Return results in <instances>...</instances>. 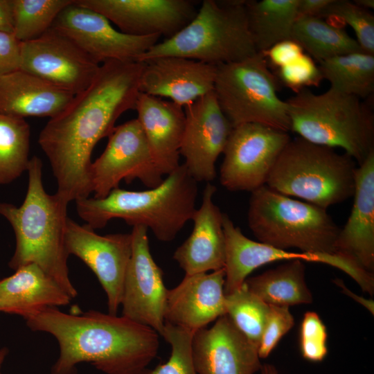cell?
I'll return each instance as SVG.
<instances>
[{"mask_svg": "<svg viewBox=\"0 0 374 374\" xmlns=\"http://www.w3.org/2000/svg\"><path fill=\"white\" fill-rule=\"evenodd\" d=\"M144 66L139 61L103 63L91 84L40 132L38 143L56 179L55 194L66 202L92 193L93 150L123 112L135 109Z\"/></svg>", "mask_w": 374, "mask_h": 374, "instance_id": "6da1fadb", "label": "cell"}, {"mask_svg": "<svg viewBox=\"0 0 374 374\" xmlns=\"http://www.w3.org/2000/svg\"><path fill=\"white\" fill-rule=\"evenodd\" d=\"M24 319L31 330L49 333L58 343L59 357L51 374H75L83 362L106 374H138L159 348L157 331L123 316L46 308Z\"/></svg>", "mask_w": 374, "mask_h": 374, "instance_id": "7a4b0ae2", "label": "cell"}, {"mask_svg": "<svg viewBox=\"0 0 374 374\" xmlns=\"http://www.w3.org/2000/svg\"><path fill=\"white\" fill-rule=\"evenodd\" d=\"M42 166L38 157L30 159L28 189L20 206L0 203V214L10 222L16 238L15 251L8 266L16 270L28 264L37 265L73 299L78 292L69 278L64 244L69 203L55 193L46 192Z\"/></svg>", "mask_w": 374, "mask_h": 374, "instance_id": "3957f363", "label": "cell"}, {"mask_svg": "<svg viewBox=\"0 0 374 374\" xmlns=\"http://www.w3.org/2000/svg\"><path fill=\"white\" fill-rule=\"evenodd\" d=\"M197 183L180 164L155 187L140 191L117 188L104 198L76 200V210L94 230L119 218L132 227L145 226L160 241L170 242L196 210Z\"/></svg>", "mask_w": 374, "mask_h": 374, "instance_id": "277c9868", "label": "cell"}, {"mask_svg": "<svg viewBox=\"0 0 374 374\" xmlns=\"http://www.w3.org/2000/svg\"><path fill=\"white\" fill-rule=\"evenodd\" d=\"M290 131L314 144L339 148L359 166L374 151L371 102L329 88L303 89L285 100Z\"/></svg>", "mask_w": 374, "mask_h": 374, "instance_id": "5b68a950", "label": "cell"}, {"mask_svg": "<svg viewBox=\"0 0 374 374\" xmlns=\"http://www.w3.org/2000/svg\"><path fill=\"white\" fill-rule=\"evenodd\" d=\"M244 0H204L195 17L139 59L177 56L218 66L239 62L258 51L249 31Z\"/></svg>", "mask_w": 374, "mask_h": 374, "instance_id": "8992f818", "label": "cell"}, {"mask_svg": "<svg viewBox=\"0 0 374 374\" xmlns=\"http://www.w3.org/2000/svg\"><path fill=\"white\" fill-rule=\"evenodd\" d=\"M357 167L346 153L299 136L282 150L266 186L327 209L353 196Z\"/></svg>", "mask_w": 374, "mask_h": 374, "instance_id": "52a82bcc", "label": "cell"}, {"mask_svg": "<svg viewBox=\"0 0 374 374\" xmlns=\"http://www.w3.org/2000/svg\"><path fill=\"white\" fill-rule=\"evenodd\" d=\"M247 222L260 242L285 250L337 255L335 243L340 228L327 209L266 185L251 193Z\"/></svg>", "mask_w": 374, "mask_h": 374, "instance_id": "ba28073f", "label": "cell"}, {"mask_svg": "<svg viewBox=\"0 0 374 374\" xmlns=\"http://www.w3.org/2000/svg\"><path fill=\"white\" fill-rule=\"evenodd\" d=\"M279 81L264 55L217 66L213 91L232 125L258 123L290 131L287 105L278 96Z\"/></svg>", "mask_w": 374, "mask_h": 374, "instance_id": "9c48e42d", "label": "cell"}, {"mask_svg": "<svg viewBox=\"0 0 374 374\" xmlns=\"http://www.w3.org/2000/svg\"><path fill=\"white\" fill-rule=\"evenodd\" d=\"M291 140L288 132L258 123L233 127L220 170V182L232 192H253L266 185L282 150Z\"/></svg>", "mask_w": 374, "mask_h": 374, "instance_id": "30bf717a", "label": "cell"}, {"mask_svg": "<svg viewBox=\"0 0 374 374\" xmlns=\"http://www.w3.org/2000/svg\"><path fill=\"white\" fill-rule=\"evenodd\" d=\"M223 229L226 247L225 294L240 287L248 275L258 267L276 261L294 260L332 266L350 276L363 291L370 294L374 290L373 274L341 256L292 252L252 240L242 233L226 213H223Z\"/></svg>", "mask_w": 374, "mask_h": 374, "instance_id": "8fae6325", "label": "cell"}, {"mask_svg": "<svg viewBox=\"0 0 374 374\" xmlns=\"http://www.w3.org/2000/svg\"><path fill=\"white\" fill-rule=\"evenodd\" d=\"M108 137L105 150L90 166L93 197H105L123 180L139 179L149 188L163 181L137 118L115 127Z\"/></svg>", "mask_w": 374, "mask_h": 374, "instance_id": "7c38bea8", "label": "cell"}, {"mask_svg": "<svg viewBox=\"0 0 374 374\" xmlns=\"http://www.w3.org/2000/svg\"><path fill=\"white\" fill-rule=\"evenodd\" d=\"M52 28L71 39L100 64L107 61L134 62L157 44L160 35L134 36L117 30L101 14L73 2L64 8Z\"/></svg>", "mask_w": 374, "mask_h": 374, "instance_id": "4fadbf2b", "label": "cell"}, {"mask_svg": "<svg viewBox=\"0 0 374 374\" xmlns=\"http://www.w3.org/2000/svg\"><path fill=\"white\" fill-rule=\"evenodd\" d=\"M100 66L52 27L35 39L21 42L19 69L73 95L91 84Z\"/></svg>", "mask_w": 374, "mask_h": 374, "instance_id": "5bb4252c", "label": "cell"}, {"mask_svg": "<svg viewBox=\"0 0 374 374\" xmlns=\"http://www.w3.org/2000/svg\"><path fill=\"white\" fill-rule=\"evenodd\" d=\"M64 244L69 256L79 258L95 274L107 295L109 313L116 315L132 255L131 233L101 235L68 217Z\"/></svg>", "mask_w": 374, "mask_h": 374, "instance_id": "9a60e30c", "label": "cell"}, {"mask_svg": "<svg viewBox=\"0 0 374 374\" xmlns=\"http://www.w3.org/2000/svg\"><path fill=\"white\" fill-rule=\"evenodd\" d=\"M148 229L132 227V255L123 283L121 305L123 317L149 326L161 335L168 289L161 268L153 259L149 245Z\"/></svg>", "mask_w": 374, "mask_h": 374, "instance_id": "2e32d148", "label": "cell"}, {"mask_svg": "<svg viewBox=\"0 0 374 374\" xmlns=\"http://www.w3.org/2000/svg\"><path fill=\"white\" fill-rule=\"evenodd\" d=\"M185 127L180 146L183 163L197 181L211 183L233 126L221 109L214 91L185 107Z\"/></svg>", "mask_w": 374, "mask_h": 374, "instance_id": "e0dca14e", "label": "cell"}, {"mask_svg": "<svg viewBox=\"0 0 374 374\" xmlns=\"http://www.w3.org/2000/svg\"><path fill=\"white\" fill-rule=\"evenodd\" d=\"M134 36L171 37L185 27L197 10L190 0H75Z\"/></svg>", "mask_w": 374, "mask_h": 374, "instance_id": "ac0fdd59", "label": "cell"}, {"mask_svg": "<svg viewBox=\"0 0 374 374\" xmlns=\"http://www.w3.org/2000/svg\"><path fill=\"white\" fill-rule=\"evenodd\" d=\"M191 353L197 374H255L262 366L258 347L226 314L194 332Z\"/></svg>", "mask_w": 374, "mask_h": 374, "instance_id": "d6986e66", "label": "cell"}, {"mask_svg": "<svg viewBox=\"0 0 374 374\" xmlns=\"http://www.w3.org/2000/svg\"><path fill=\"white\" fill-rule=\"evenodd\" d=\"M139 91L185 107L214 89L217 66L177 56L147 60Z\"/></svg>", "mask_w": 374, "mask_h": 374, "instance_id": "ffe728a7", "label": "cell"}, {"mask_svg": "<svg viewBox=\"0 0 374 374\" xmlns=\"http://www.w3.org/2000/svg\"><path fill=\"white\" fill-rule=\"evenodd\" d=\"M224 280V268L186 274L179 285L168 290L165 322L194 333L226 314Z\"/></svg>", "mask_w": 374, "mask_h": 374, "instance_id": "44dd1931", "label": "cell"}, {"mask_svg": "<svg viewBox=\"0 0 374 374\" xmlns=\"http://www.w3.org/2000/svg\"><path fill=\"white\" fill-rule=\"evenodd\" d=\"M216 191L215 186L206 183L201 205L191 218L192 232L173 254V259L186 275L207 273L224 267L223 213L213 201Z\"/></svg>", "mask_w": 374, "mask_h": 374, "instance_id": "7402d4cb", "label": "cell"}, {"mask_svg": "<svg viewBox=\"0 0 374 374\" xmlns=\"http://www.w3.org/2000/svg\"><path fill=\"white\" fill-rule=\"evenodd\" d=\"M353 197L350 214L337 238L336 254L373 274L374 151L357 167Z\"/></svg>", "mask_w": 374, "mask_h": 374, "instance_id": "603a6c76", "label": "cell"}, {"mask_svg": "<svg viewBox=\"0 0 374 374\" xmlns=\"http://www.w3.org/2000/svg\"><path fill=\"white\" fill-rule=\"evenodd\" d=\"M134 109L156 168L162 175L170 174L180 165L186 121L184 107L140 92Z\"/></svg>", "mask_w": 374, "mask_h": 374, "instance_id": "cb8c5ba5", "label": "cell"}, {"mask_svg": "<svg viewBox=\"0 0 374 374\" xmlns=\"http://www.w3.org/2000/svg\"><path fill=\"white\" fill-rule=\"evenodd\" d=\"M74 96L20 69L0 78V114L12 117L52 118Z\"/></svg>", "mask_w": 374, "mask_h": 374, "instance_id": "d4e9b609", "label": "cell"}, {"mask_svg": "<svg viewBox=\"0 0 374 374\" xmlns=\"http://www.w3.org/2000/svg\"><path fill=\"white\" fill-rule=\"evenodd\" d=\"M0 280V312L26 319L46 308L65 306L72 299L39 266L28 264Z\"/></svg>", "mask_w": 374, "mask_h": 374, "instance_id": "484cf974", "label": "cell"}, {"mask_svg": "<svg viewBox=\"0 0 374 374\" xmlns=\"http://www.w3.org/2000/svg\"><path fill=\"white\" fill-rule=\"evenodd\" d=\"M301 260L288 261L256 276L247 278L249 290L269 305L290 307L312 302Z\"/></svg>", "mask_w": 374, "mask_h": 374, "instance_id": "4316f807", "label": "cell"}, {"mask_svg": "<svg viewBox=\"0 0 374 374\" xmlns=\"http://www.w3.org/2000/svg\"><path fill=\"white\" fill-rule=\"evenodd\" d=\"M299 0H249L245 1L248 26L258 52L292 39L299 17Z\"/></svg>", "mask_w": 374, "mask_h": 374, "instance_id": "83f0119b", "label": "cell"}, {"mask_svg": "<svg viewBox=\"0 0 374 374\" xmlns=\"http://www.w3.org/2000/svg\"><path fill=\"white\" fill-rule=\"evenodd\" d=\"M292 39L318 63L337 55L362 51L357 40L343 28L319 17L299 15Z\"/></svg>", "mask_w": 374, "mask_h": 374, "instance_id": "f1b7e54d", "label": "cell"}, {"mask_svg": "<svg viewBox=\"0 0 374 374\" xmlns=\"http://www.w3.org/2000/svg\"><path fill=\"white\" fill-rule=\"evenodd\" d=\"M323 80L339 92L368 99L374 92V55L353 52L319 63Z\"/></svg>", "mask_w": 374, "mask_h": 374, "instance_id": "f546056e", "label": "cell"}, {"mask_svg": "<svg viewBox=\"0 0 374 374\" xmlns=\"http://www.w3.org/2000/svg\"><path fill=\"white\" fill-rule=\"evenodd\" d=\"M30 129L24 118L0 114V185L28 170Z\"/></svg>", "mask_w": 374, "mask_h": 374, "instance_id": "4dcf8cb0", "label": "cell"}, {"mask_svg": "<svg viewBox=\"0 0 374 374\" xmlns=\"http://www.w3.org/2000/svg\"><path fill=\"white\" fill-rule=\"evenodd\" d=\"M74 0H13V34L20 42L35 39L53 26Z\"/></svg>", "mask_w": 374, "mask_h": 374, "instance_id": "1f68e13d", "label": "cell"}, {"mask_svg": "<svg viewBox=\"0 0 374 374\" xmlns=\"http://www.w3.org/2000/svg\"><path fill=\"white\" fill-rule=\"evenodd\" d=\"M225 308L235 326L258 349L269 305L252 293L244 282L225 294Z\"/></svg>", "mask_w": 374, "mask_h": 374, "instance_id": "d6a6232c", "label": "cell"}, {"mask_svg": "<svg viewBox=\"0 0 374 374\" xmlns=\"http://www.w3.org/2000/svg\"><path fill=\"white\" fill-rule=\"evenodd\" d=\"M322 19H335L350 26L362 51L374 55V15L353 1L332 0L320 16Z\"/></svg>", "mask_w": 374, "mask_h": 374, "instance_id": "836d02e7", "label": "cell"}, {"mask_svg": "<svg viewBox=\"0 0 374 374\" xmlns=\"http://www.w3.org/2000/svg\"><path fill=\"white\" fill-rule=\"evenodd\" d=\"M193 332L165 322L161 334L171 346L169 359L153 369L145 368L138 374H197L191 353Z\"/></svg>", "mask_w": 374, "mask_h": 374, "instance_id": "e575fe53", "label": "cell"}, {"mask_svg": "<svg viewBox=\"0 0 374 374\" xmlns=\"http://www.w3.org/2000/svg\"><path fill=\"white\" fill-rule=\"evenodd\" d=\"M276 75L279 83L294 93L303 89L319 87L323 80L319 64L305 53L290 64L277 69Z\"/></svg>", "mask_w": 374, "mask_h": 374, "instance_id": "d590c367", "label": "cell"}, {"mask_svg": "<svg viewBox=\"0 0 374 374\" xmlns=\"http://www.w3.org/2000/svg\"><path fill=\"white\" fill-rule=\"evenodd\" d=\"M300 350L310 362H321L328 354L326 327L314 312L305 313L300 328Z\"/></svg>", "mask_w": 374, "mask_h": 374, "instance_id": "8d00e7d4", "label": "cell"}, {"mask_svg": "<svg viewBox=\"0 0 374 374\" xmlns=\"http://www.w3.org/2000/svg\"><path fill=\"white\" fill-rule=\"evenodd\" d=\"M294 325V319L288 307L269 305L258 349L259 357H267Z\"/></svg>", "mask_w": 374, "mask_h": 374, "instance_id": "74e56055", "label": "cell"}, {"mask_svg": "<svg viewBox=\"0 0 374 374\" xmlns=\"http://www.w3.org/2000/svg\"><path fill=\"white\" fill-rule=\"evenodd\" d=\"M21 42L13 33L0 32V78L19 70Z\"/></svg>", "mask_w": 374, "mask_h": 374, "instance_id": "f35d334b", "label": "cell"}, {"mask_svg": "<svg viewBox=\"0 0 374 374\" xmlns=\"http://www.w3.org/2000/svg\"><path fill=\"white\" fill-rule=\"evenodd\" d=\"M303 53L305 52L302 47L292 39L279 42L262 52L267 62L271 64L276 69L290 64Z\"/></svg>", "mask_w": 374, "mask_h": 374, "instance_id": "ab89813d", "label": "cell"}, {"mask_svg": "<svg viewBox=\"0 0 374 374\" xmlns=\"http://www.w3.org/2000/svg\"><path fill=\"white\" fill-rule=\"evenodd\" d=\"M332 0H299L298 14L301 16L319 17Z\"/></svg>", "mask_w": 374, "mask_h": 374, "instance_id": "60d3db41", "label": "cell"}, {"mask_svg": "<svg viewBox=\"0 0 374 374\" xmlns=\"http://www.w3.org/2000/svg\"><path fill=\"white\" fill-rule=\"evenodd\" d=\"M0 32L13 33V0H0Z\"/></svg>", "mask_w": 374, "mask_h": 374, "instance_id": "b9f144b4", "label": "cell"}, {"mask_svg": "<svg viewBox=\"0 0 374 374\" xmlns=\"http://www.w3.org/2000/svg\"><path fill=\"white\" fill-rule=\"evenodd\" d=\"M335 283L340 286L341 289L343 290V292L347 294L348 296H350V297L353 298L356 301L364 305L366 309H368L372 314H373V301L371 300H366L362 297H359L356 296L355 294H353L352 292H350L348 289L345 287L344 285L342 280L339 279H337L335 280Z\"/></svg>", "mask_w": 374, "mask_h": 374, "instance_id": "7bdbcfd3", "label": "cell"}, {"mask_svg": "<svg viewBox=\"0 0 374 374\" xmlns=\"http://www.w3.org/2000/svg\"><path fill=\"white\" fill-rule=\"evenodd\" d=\"M353 2L358 6L366 10H369L374 8L373 0H354Z\"/></svg>", "mask_w": 374, "mask_h": 374, "instance_id": "ee69618b", "label": "cell"}, {"mask_svg": "<svg viewBox=\"0 0 374 374\" xmlns=\"http://www.w3.org/2000/svg\"><path fill=\"white\" fill-rule=\"evenodd\" d=\"M261 374H278L277 369L274 365L265 364L260 368Z\"/></svg>", "mask_w": 374, "mask_h": 374, "instance_id": "f6af8a7d", "label": "cell"}, {"mask_svg": "<svg viewBox=\"0 0 374 374\" xmlns=\"http://www.w3.org/2000/svg\"><path fill=\"white\" fill-rule=\"evenodd\" d=\"M8 349L7 348L3 347V348H0V374H1V370L2 368L3 364L5 361V359L6 356L8 355Z\"/></svg>", "mask_w": 374, "mask_h": 374, "instance_id": "bcb514c9", "label": "cell"}]
</instances>
